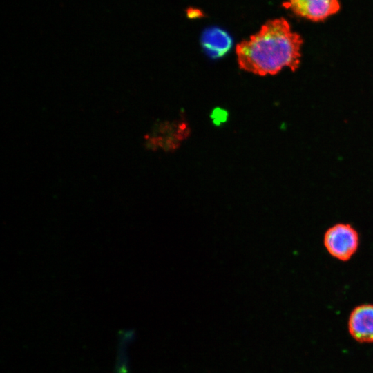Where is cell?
<instances>
[{
    "instance_id": "4",
    "label": "cell",
    "mask_w": 373,
    "mask_h": 373,
    "mask_svg": "<svg viewBox=\"0 0 373 373\" xmlns=\"http://www.w3.org/2000/svg\"><path fill=\"white\" fill-rule=\"evenodd\" d=\"M348 331L359 343H373V304H363L353 309L348 319Z\"/></svg>"
},
{
    "instance_id": "3",
    "label": "cell",
    "mask_w": 373,
    "mask_h": 373,
    "mask_svg": "<svg viewBox=\"0 0 373 373\" xmlns=\"http://www.w3.org/2000/svg\"><path fill=\"white\" fill-rule=\"evenodd\" d=\"M283 6L313 21L325 20L340 10L338 0H286Z\"/></svg>"
},
{
    "instance_id": "1",
    "label": "cell",
    "mask_w": 373,
    "mask_h": 373,
    "mask_svg": "<svg viewBox=\"0 0 373 373\" xmlns=\"http://www.w3.org/2000/svg\"><path fill=\"white\" fill-rule=\"evenodd\" d=\"M303 42L285 19L269 20L236 46L238 66L260 76L276 75L285 67L295 71L300 66Z\"/></svg>"
},
{
    "instance_id": "2",
    "label": "cell",
    "mask_w": 373,
    "mask_h": 373,
    "mask_svg": "<svg viewBox=\"0 0 373 373\" xmlns=\"http://www.w3.org/2000/svg\"><path fill=\"white\" fill-rule=\"evenodd\" d=\"M323 244L332 257L341 261H347L358 248L359 236L350 224L338 223L326 231Z\"/></svg>"
},
{
    "instance_id": "5",
    "label": "cell",
    "mask_w": 373,
    "mask_h": 373,
    "mask_svg": "<svg viewBox=\"0 0 373 373\" xmlns=\"http://www.w3.org/2000/svg\"><path fill=\"white\" fill-rule=\"evenodd\" d=\"M201 44L210 57L216 59L223 57L229 51L232 46V39L224 30L211 27L203 32Z\"/></svg>"
},
{
    "instance_id": "6",
    "label": "cell",
    "mask_w": 373,
    "mask_h": 373,
    "mask_svg": "<svg viewBox=\"0 0 373 373\" xmlns=\"http://www.w3.org/2000/svg\"><path fill=\"white\" fill-rule=\"evenodd\" d=\"M187 15L190 18H198L203 15V13L197 8H189L187 10Z\"/></svg>"
}]
</instances>
